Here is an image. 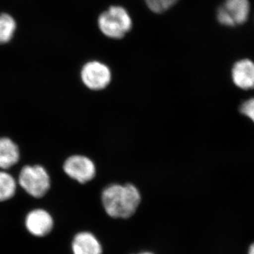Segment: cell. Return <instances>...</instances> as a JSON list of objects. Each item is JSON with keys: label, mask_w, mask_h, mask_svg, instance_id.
<instances>
[{"label": "cell", "mask_w": 254, "mask_h": 254, "mask_svg": "<svg viewBox=\"0 0 254 254\" xmlns=\"http://www.w3.org/2000/svg\"><path fill=\"white\" fill-rule=\"evenodd\" d=\"M19 160V150L10 138H0V168L6 170L17 163Z\"/></svg>", "instance_id": "obj_10"}, {"label": "cell", "mask_w": 254, "mask_h": 254, "mask_svg": "<svg viewBox=\"0 0 254 254\" xmlns=\"http://www.w3.org/2000/svg\"><path fill=\"white\" fill-rule=\"evenodd\" d=\"M240 112L242 115L248 117L254 123V98L247 100L241 105Z\"/></svg>", "instance_id": "obj_14"}, {"label": "cell", "mask_w": 254, "mask_h": 254, "mask_svg": "<svg viewBox=\"0 0 254 254\" xmlns=\"http://www.w3.org/2000/svg\"><path fill=\"white\" fill-rule=\"evenodd\" d=\"M25 225L32 235L43 237L52 231L54 221L48 211L43 209H36L28 214L25 220Z\"/></svg>", "instance_id": "obj_7"}, {"label": "cell", "mask_w": 254, "mask_h": 254, "mask_svg": "<svg viewBox=\"0 0 254 254\" xmlns=\"http://www.w3.org/2000/svg\"><path fill=\"white\" fill-rule=\"evenodd\" d=\"M16 25L14 18L6 14L0 15V44L7 43L12 38Z\"/></svg>", "instance_id": "obj_12"}, {"label": "cell", "mask_w": 254, "mask_h": 254, "mask_svg": "<svg viewBox=\"0 0 254 254\" xmlns=\"http://www.w3.org/2000/svg\"><path fill=\"white\" fill-rule=\"evenodd\" d=\"M250 12L249 0H226L219 8L217 18L224 26H235L245 23Z\"/></svg>", "instance_id": "obj_6"}, {"label": "cell", "mask_w": 254, "mask_h": 254, "mask_svg": "<svg viewBox=\"0 0 254 254\" xmlns=\"http://www.w3.org/2000/svg\"><path fill=\"white\" fill-rule=\"evenodd\" d=\"M100 200L110 218L128 219L136 213L141 205V191L133 182H112L102 189Z\"/></svg>", "instance_id": "obj_1"}, {"label": "cell", "mask_w": 254, "mask_h": 254, "mask_svg": "<svg viewBox=\"0 0 254 254\" xmlns=\"http://www.w3.org/2000/svg\"><path fill=\"white\" fill-rule=\"evenodd\" d=\"M138 254H154L151 253V252H142V253H140Z\"/></svg>", "instance_id": "obj_16"}, {"label": "cell", "mask_w": 254, "mask_h": 254, "mask_svg": "<svg viewBox=\"0 0 254 254\" xmlns=\"http://www.w3.org/2000/svg\"><path fill=\"white\" fill-rule=\"evenodd\" d=\"M232 79L242 89L254 88V63L248 59L237 62L232 68Z\"/></svg>", "instance_id": "obj_8"}, {"label": "cell", "mask_w": 254, "mask_h": 254, "mask_svg": "<svg viewBox=\"0 0 254 254\" xmlns=\"http://www.w3.org/2000/svg\"><path fill=\"white\" fill-rule=\"evenodd\" d=\"M63 171L71 180L81 185L94 181L98 176L95 160L85 154L70 155L63 164Z\"/></svg>", "instance_id": "obj_3"}, {"label": "cell", "mask_w": 254, "mask_h": 254, "mask_svg": "<svg viewBox=\"0 0 254 254\" xmlns=\"http://www.w3.org/2000/svg\"><path fill=\"white\" fill-rule=\"evenodd\" d=\"M18 183L31 196L41 198L50 188L49 174L41 165H27L21 170Z\"/></svg>", "instance_id": "obj_5"}, {"label": "cell", "mask_w": 254, "mask_h": 254, "mask_svg": "<svg viewBox=\"0 0 254 254\" xmlns=\"http://www.w3.org/2000/svg\"><path fill=\"white\" fill-rule=\"evenodd\" d=\"M83 86L91 92H102L109 88L113 81V73L106 64L97 60L88 62L80 73Z\"/></svg>", "instance_id": "obj_4"}, {"label": "cell", "mask_w": 254, "mask_h": 254, "mask_svg": "<svg viewBox=\"0 0 254 254\" xmlns=\"http://www.w3.org/2000/svg\"><path fill=\"white\" fill-rule=\"evenodd\" d=\"M16 183L14 177L0 171V201H5L12 198L16 193Z\"/></svg>", "instance_id": "obj_11"}, {"label": "cell", "mask_w": 254, "mask_h": 254, "mask_svg": "<svg viewBox=\"0 0 254 254\" xmlns=\"http://www.w3.org/2000/svg\"><path fill=\"white\" fill-rule=\"evenodd\" d=\"M178 0H145L147 6L155 13H163L176 4Z\"/></svg>", "instance_id": "obj_13"}, {"label": "cell", "mask_w": 254, "mask_h": 254, "mask_svg": "<svg viewBox=\"0 0 254 254\" xmlns=\"http://www.w3.org/2000/svg\"><path fill=\"white\" fill-rule=\"evenodd\" d=\"M100 31L105 36L120 39L131 30V18L126 9L120 6H110L100 15L98 20Z\"/></svg>", "instance_id": "obj_2"}, {"label": "cell", "mask_w": 254, "mask_h": 254, "mask_svg": "<svg viewBox=\"0 0 254 254\" xmlns=\"http://www.w3.org/2000/svg\"><path fill=\"white\" fill-rule=\"evenodd\" d=\"M73 254H102L103 247L93 234L89 232H81L73 237Z\"/></svg>", "instance_id": "obj_9"}, {"label": "cell", "mask_w": 254, "mask_h": 254, "mask_svg": "<svg viewBox=\"0 0 254 254\" xmlns=\"http://www.w3.org/2000/svg\"><path fill=\"white\" fill-rule=\"evenodd\" d=\"M248 254H254V243L250 246V249H249Z\"/></svg>", "instance_id": "obj_15"}]
</instances>
